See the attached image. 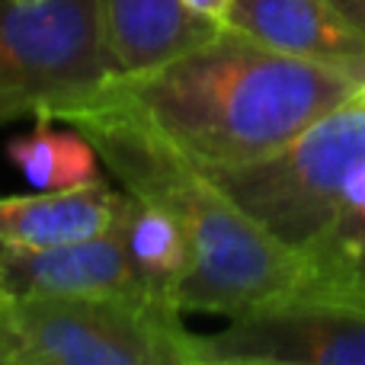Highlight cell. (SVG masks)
I'll list each match as a JSON object with an SVG mask.
<instances>
[{"instance_id":"7a4b0ae2","label":"cell","mask_w":365,"mask_h":365,"mask_svg":"<svg viewBox=\"0 0 365 365\" xmlns=\"http://www.w3.org/2000/svg\"><path fill=\"white\" fill-rule=\"evenodd\" d=\"M90 138L103 170L128 195L167 205L189 237V276L180 311L237 317L304 289L302 253L250 218L202 167L122 106L96 100L68 119Z\"/></svg>"},{"instance_id":"7c38bea8","label":"cell","mask_w":365,"mask_h":365,"mask_svg":"<svg viewBox=\"0 0 365 365\" xmlns=\"http://www.w3.org/2000/svg\"><path fill=\"white\" fill-rule=\"evenodd\" d=\"M6 160L23 173L32 189H81L100 182V154L77 125L58 128L55 119H36L29 132L10 138Z\"/></svg>"},{"instance_id":"277c9868","label":"cell","mask_w":365,"mask_h":365,"mask_svg":"<svg viewBox=\"0 0 365 365\" xmlns=\"http://www.w3.org/2000/svg\"><path fill=\"white\" fill-rule=\"evenodd\" d=\"M205 173L257 225L302 253L365 186V87L269 158Z\"/></svg>"},{"instance_id":"52a82bcc","label":"cell","mask_w":365,"mask_h":365,"mask_svg":"<svg viewBox=\"0 0 365 365\" xmlns=\"http://www.w3.org/2000/svg\"><path fill=\"white\" fill-rule=\"evenodd\" d=\"M0 295L90 298L148 295V292L135 276L119 215H115L106 231L83 240L58 247H0Z\"/></svg>"},{"instance_id":"9c48e42d","label":"cell","mask_w":365,"mask_h":365,"mask_svg":"<svg viewBox=\"0 0 365 365\" xmlns=\"http://www.w3.org/2000/svg\"><path fill=\"white\" fill-rule=\"evenodd\" d=\"M225 26L199 16L186 0H100V42L109 81H128L177 61Z\"/></svg>"},{"instance_id":"8992f818","label":"cell","mask_w":365,"mask_h":365,"mask_svg":"<svg viewBox=\"0 0 365 365\" xmlns=\"http://www.w3.org/2000/svg\"><path fill=\"white\" fill-rule=\"evenodd\" d=\"M202 359L253 356L292 365H365V304L298 292L227 317L215 334H195Z\"/></svg>"},{"instance_id":"6da1fadb","label":"cell","mask_w":365,"mask_h":365,"mask_svg":"<svg viewBox=\"0 0 365 365\" xmlns=\"http://www.w3.org/2000/svg\"><path fill=\"white\" fill-rule=\"evenodd\" d=\"M359 87L343 71L221 29L164 68L106 81L100 96L195 167L231 170L276 154Z\"/></svg>"},{"instance_id":"5bb4252c","label":"cell","mask_w":365,"mask_h":365,"mask_svg":"<svg viewBox=\"0 0 365 365\" xmlns=\"http://www.w3.org/2000/svg\"><path fill=\"white\" fill-rule=\"evenodd\" d=\"M231 4L234 0H186V6L192 13H199V16L212 19V23H218V26H225V16H227V10H231Z\"/></svg>"},{"instance_id":"5b68a950","label":"cell","mask_w":365,"mask_h":365,"mask_svg":"<svg viewBox=\"0 0 365 365\" xmlns=\"http://www.w3.org/2000/svg\"><path fill=\"white\" fill-rule=\"evenodd\" d=\"M106 81L100 0H0V125L68 122Z\"/></svg>"},{"instance_id":"2e32d148","label":"cell","mask_w":365,"mask_h":365,"mask_svg":"<svg viewBox=\"0 0 365 365\" xmlns=\"http://www.w3.org/2000/svg\"><path fill=\"white\" fill-rule=\"evenodd\" d=\"M192 365H292V362H276V359H253V356H227V359H195Z\"/></svg>"},{"instance_id":"30bf717a","label":"cell","mask_w":365,"mask_h":365,"mask_svg":"<svg viewBox=\"0 0 365 365\" xmlns=\"http://www.w3.org/2000/svg\"><path fill=\"white\" fill-rule=\"evenodd\" d=\"M122 205V189L106 180L81 189L0 195V247H58L106 231Z\"/></svg>"},{"instance_id":"3957f363","label":"cell","mask_w":365,"mask_h":365,"mask_svg":"<svg viewBox=\"0 0 365 365\" xmlns=\"http://www.w3.org/2000/svg\"><path fill=\"white\" fill-rule=\"evenodd\" d=\"M0 353L10 365H192L182 311L148 295L6 298Z\"/></svg>"},{"instance_id":"4fadbf2b","label":"cell","mask_w":365,"mask_h":365,"mask_svg":"<svg viewBox=\"0 0 365 365\" xmlns=\"http://www.w3.org/2000/svg\"><path fill=\"white\" fill-rule=\"evenodd\" d=\"M304 289L311 295L365 304V186L302 250Z\"/></svg>"},{"instance_id":"8fae6325","label":"cell","mask_w":365,"mask_h":365,"mask_svg":"<svg viewBox=\"0 0 365 365\" xmlns=\"http://www.w3.org/2000/svg\"><path fill=\"white\" fill-rule=\"evenodd\" d=\"M119 227L141 289L158 302L177 304L180 289L189 276V263H192L189 237L177 215L154 199L122 192Z\"/></svg>"},{"instance_id":"ba28073f","label":"cell","mask_w":365,"mask_h":365,"mask_svg":"<svg viewBox=\"0 0 365 365\" xmlns=\"http://www.w3.org/2000/svg\"><path fill=\"white\" fill-rule=\"evenodd\" d=\"M225 29L282 55L343 71L365 87V38L330 0H234Z\"/></svg>"},{"instance_id":"9a60e30c","label":"cell","mask_w":365,"mask_h":365,"mask_svg":"<svg viewBox=\"0 0 365 365\" xmlns=\"http://www.w3.org/2000/svg\"><path fill=\"white\" fill-rule=\"evenodd\" d=\"M330 4H334L336 10L343 13V19L365 38V0H330Z\"/></svg>"},{"instance_id":"e0dca14e","label":"cell","mask_w":365,"mask_h":365,"mask_svg":"<svg viewBox=\"0 0 365 365\" xmlns=\"http://www.w3.org/2000/svg\"><path fill=\"white\" fill-rule=\"evenodd\" d=\"M0 365H10V362H6V356H4V353H0Z\"/></svg>"}]
</instances>
